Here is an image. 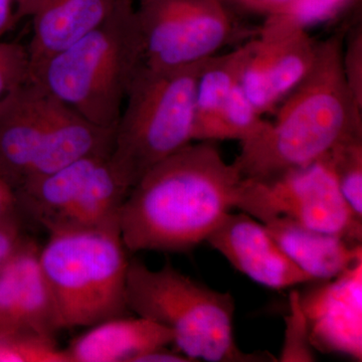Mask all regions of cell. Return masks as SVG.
<instances>
[{"label": "cell", "instance_id": "6da1fadb", "mask_svg": "<svg viewBox=\"0 0 362 362\" xmlns=\"http://www.w3.org/2000/svg\"><path fill=\"white\" fill-rule=\"evenodd\" d=\"M244 183L214 142L189 143L131 188L120 213L124 246L133 252L190 251L239 207Z\"/></svg>", "mask_w": 362, "mask_h": 362}, {"label": "cell", "instance_id": "7a4b0ae2", "mask_svg": "<svg viewBox=\"0 0 362 362\" xmlns=\"http://www.w3.org/2000/svg\"><path fill=\"white\" fill-rule=\"evenodd\" d=\"M346 30L318 42L313 66L278 105L275 120L240 142L233 163L245 180H272L320 160L340 143L362 136V109L343 71Z\"/></svg>", "mask_w": 362, "mask_h": 362}, {"label": "cell", "instance_id": "3957f363", "mask_svg": "<svg viewBox=\"0 0 362 362\" xmlns=\"http://www.w3.org/2000/svg\"><path fill=\"white\" fill-rule=\"evenodd\" d=\"M134 0L82 39L30 70V78L89 122L115 129L126 93L141 64Z\"/></svg>", "mask_w": 362, "mask_h": 362}, {"label": "cell", "instance_id": "277c9868", "mask_svg": "<svg viewBox=\"0 0 362 362\" xmlns=\"http://www.w3.org/2000/svg\"><path fill=\"white\" fill-rule=\"evenodd\" d=\"M125 293L129 311L170 330L176 349L192 361L269 359L244 354L238 347L233 335L235 303L230 292L211 289L169 263L151 270L139 259L129 261Z\"/></svg>", "mask_w": 362, "mask_h": 362}, {"label": "cell", "instance_id": "5b68a950", "mask_svg": "<svg viewBox=\"0 0 362 362\" xmlns=\"http://www.w3.org/2000/svg\"><path fill=\"white\" fill-rule=\"evenodd\" d=\"M114 135L30 78L0 108V171L16 190L83 157L112 153Z\"/></svg>", "mask_w": 362, "mask_h": 362}, {"label": "cell", "instance_id": "8992f818", "mask_svg": "<svg viewBox=\"0 0 362 362\" xmlns=\"http://www.w3.org/2000/svg\"><path fill=\"white\" fill-rule=\"evenodd\" d=\"M209 59L171 70L142 63L136 69L111 153L131 188L156 164L194 141L195 89Z\"/></svg>", "mask_w": 362, "mask_h": 362}, {"label": "cell", "instance_id": "52a82bcc", "mask_svg": "<svg viewBox=\"0 0 362 362\" xmlns=\"http://www.w3.org/2000/svg\"><path fill=\"white\" fill-rule=\"evenodd\" d=\"M120 228L49 233L40 265L51 290L59 330L92 327L128 316L126 275L129 261Z\"/></svg>", "mask_w": 362, "mask_h": 362}, {"label": "cell", "instance_id": "ba28073f", "mask_svg": "<svg viewBox=\"0 0 362 362\" xmlns=\"http://www.w3.org/2000/svg\"><path fill=\"white\" fill-rule=\"evenodd\" d=\"M135 9L141 63L159 70L206 61L259 30L243 25L225 0H139Z\"/></svg>", "mask_w": 362, "mask_h": 362}, {"label": "cell", "instance_id": "9c48e42d", "mask_svg": "<svg viewBox=\"0 0 362 362\" xmlns=\"http://www.w3.org/2000/svg\"><path fill=\"white\" fill-rule=\"evenodd\" d=\"M238 209L264 223L285 216L361 244L362 218L345 201L326 156L269 180H245Z\"/></svg>", "mask_w": 362, "mask_h": 362}, {"label": "cell", "instance_id": "30bf717a", "mask_svg": "<svg viewBox=\"0 0 362 362\" xmlns=\"http://www.w3.org/2000/svg\"><path fill=\"white\" fill-rule=\"evenodd\" d=\"M318 42L286 14L267 16L254 37L240 86L257 110L274 112L314 65Z\"/></svg>", "mask_w": 362, "mask_h": 362}, {"label": "cell", "instance_id": "8fae6325", "mask_svg": "<svg viewBox=\"0 0 362 362\" xmlns=\"http://www.w3.org/2000/svg\"><path fill=\"white\" fill-rule=\"evenodd\" d=\"M324 284L300 294L312 346L362 358V259Z\"/></svg>", "mask_w": 362, "mask_h": 362}, {"label": "cell", "instance_id": "7c38bea8", "mask_svg": "<svg viewBox=\"0 0 362 362\" xmlns=\"http://www.w3.org/2000/svg\"><path fill=\"white\" fill-rule=\"evenodd\" d=\"M206 242L240 273L270 289L313 282L281 249L266 226L244 211L226 214Z\"/></svg>", "mask_w": 362, "mask_h": 362}, {"label": "cell", "instance_id": "4fadbf2b", "mask_svg": "<svg viewBox=\"0 0 362 362\" xmlns=\"http://www.w3.org/2000/svg\"><path fill=\"white\" fill-rule=\"evenodd\" d=\"M120 0H42L33 14L30 70L96 30Z\"/></svg>", "mask_w": 362, "mask_h": 362}, {"label": "cell", "instance_id": "5bb4252c", "mask_svg": "<svg viewBox=\"0 0 362 362\" xmlns=\"http://www.w3.org/2000/svg\"><path fill=\"white\" fill-rule=\"evenodd\" d=\"M263 223L293 263L312 281L331 280L362 259L361 244L312 230L288 216H274Z\"/></svg>", "mask_w": 362, "mask_h": 362}, {"label": "cell", "instance_id": "9a60e30c", "mask_svg": "<svg viewBox=\"0 0 362 362\" xmlns=\"http://www.w3.org/2000/svg\"><path fill=\"white\" fill-rule=\"evenodd\" d=\"M90 328L66 349L70 362H134L173 344L170 330L142 317H118Z\"/></svg>", "mask_w": 362, "mask_h": 362}, {"label": "cell", "instance_id": "2e32d148", "mask_svg": "<svg viewBox=\"0 0 362 362\" xmlns=\"http://www.w3.org/2000/svg\"><path fill=\"white\" fill-rule=\"evenodd\" d=\"M131 187L117 169L111 154L95 169L80 197L54 233L92 228H120L121 209Z\"/></svg>", "mask_w": 362, "mask_h": 362}, {"label": "cell", "instance_id": "e0dca14e", "mask_svg": "<svg viewBox=\"0 0 362 362\" xmlns=\"http://www.w3.org/2000/svg\"><path fill=\"white\" fill-rule=\"evenodd\" d=\"M254 37L233 51L209 59L202 69L195 89L194 141L204 140L226 99L240 84L251 56Z\"/></svg>", "mask_w": 362, "mask_h": 362}, {"label": "cell", "instance_id": "ac0fdd59", "mask_svg": "<svg viewBox=\"0 0 362 362\" xmlns=\"http://www.w3.org/2000/svg\"><path fill=\"white\" fill-rule=\"evenodd\" d=\"M266 123L240 83L226 99L202 141L239 140L243 142L257 134Z\"/></svg>", "mask_w": 362, "mask_h": 362}, {"label": "cell", "instance_id": "d6986e66", "mask_svg": "<svg viewBox=\"0 0 362 362\" xmlns=\"http://www.w3.org/2000/svg\"><path fill=\"white\" fill-rule=\"evenodd\" d=\"M326 158L343 197L362 218V136L340 143Z\"/></svg>", "mask_w": 362, "mask_h": 362}, {"label": "cell", "instance_id": "ffe728a7", "mask_svg": "<svg viewBox=\"0 0 362 362\" xmlns=\"http://www.w3.org/2000/svg\"><path fill=\"white\" fill-rule=\"evenodd\" d=\"M0 362H70L66 349L54 337L35 331L14 329L0 332Z\"/></svg>", "mask_w": 362, "mask_h": 362}, {"label": "cell", "instance_id": "44dd1931", "mask_svg": "<svg viewBox=\"0 0 362 362\" xmlns=\"http://www.w3.org/2000/svg\"><path fill=\"white\" fill-rule=\"evenodd\" d=\"M289 315L286 317L285 340L280 361H313L308 322L302 308L299 292L294 290L289 298Z\"/></svg>", "mask_w": 362, "mask_h": 362}, {"label": "cell", "instance_id": "7402d4cb", "mask_svg": "<svg viewBox=\"0 0 362 362\" xmlns=\"http://www.w3.org/2000/svg\"><path fill=\"white\" fill-rule=\"evenodd\" d=\"M30 80L28 49L18 42L0 40V108Z\"/></svg>", "mask_w": 362, "mask_h": 362}, {"label": "cell", "instance_id": "603a6c76", "mask_svg": "<svg viewBox=\"0 0 362 362\" xmlns=\"http://www.w3.org/2000/svg\"><path fill=\"white\" fill-rule=\"evenodd\" d=\"M342 66L347 86L354 101L362 109V26L347 28L343 44Z\"/></svg>", "mask_w": 362, "mask_h": 362}, {"label": "cell", "instance_id": "cb8c5ba5", "mask_svg": "<svg viewBox=\"0 0 362 362\" xmlns=\"http://www.w3.org/2000/svg\"><path fill=\"white\" fill-rule=\"evenodd\" d=\"M354 0H296L290 16L299 25L309 30L310 26L319 25L334 18Z\"/></svg>", "mask_w": 362, "mask_h": 362}, {"label": "cell", "instance_id": "d4e9b609", "mask_svg": "<svg viewBox=\"0 0 362 362\" xmlns=\"http://www.w3.org/2000/svg\"><path fill=\"white\" fill-rule=\"evenodd\" d=\"M226 2L230 6L267 18L289 13L296 0H226Z\"/></svg>", "mask_w": 362, "mask_h": 362}, {"label": "cell", "instance_id": "484cf974", "mask_svg": "<svg viewBox=\"0 0 362 362\" xmlns=\"http://www.w3.org/2000/svg\"><path fill=\"white\" fill-rule=\"evenodd\" d=\"M21 218L0 221V268L13 256L23 240Z\"/></svg>", "mask_w": 362, "mask_h": 362}, {"label": "cell", "instance_id": "4316f807", "mask_svg": "<svg viewBox=\"0 0 362 362\" xmlns=\"http://www.w3.org/2000/svg\"><path fill=\"white\" fill-rule=\"evenodd\" d=\"M21 218L18 195L13 185L0 171V221Z\"/></svg>", "mask_w": 362, "mask_h": 362}, {"label": "cell", "instance_id": "83f0119b", "mask_svg": "<svg viewBox=\"0 0 362 362\" xmlns=\"http://www.w3.org/2000/svg\"><path fill=\"white\" fill-rule=\"evenodd\" d=\"M192 362V359L181 352L171 351L166 347H160L145 352L136 357L134 362Z\"/></svg>", "mask_w": 362, "mask_h": 362}, {"label": "cell", "instance_id": "f1b7e54d", "mask_svg": "<svg viewBox=\"0 0 362 362\" xmlns=\"http://www.w3.org/2000/svg\"><path fill=\"white\" fill-rule=\"evenodd\" d=\"M18 21L13 0H0V40Z\"/></svg>", "mask_w": 362, "mask_h": 362}, {"label": "cell", "instance_id": "f546056e", "mask_svg": "<svg viewBox=\"0 0 362 362\" xmlns=\"http://www.w3.org/2000/svg\"><path fill=\"white\" fill-rule=\"evenodd\" d=\"M13 2L16 7V16L21 20L25 16H32L42 0H13Z\"/></svg>", "mask_w": 362, "mask_h": 362}, {"label": "cell", "instance_id": "4dcf8cb0", "mask_svg": "<svg viewBox=\"0 0 362 362\" xmlns=\"http://www.w3.org/2000/svg\"><path fill=\"white\" fill-rule=\"evenodd\" d=\"M225 1H226V0H225Z\"/></svg>", "mask_w": 362, "mask_h": 362}]
</instances>
